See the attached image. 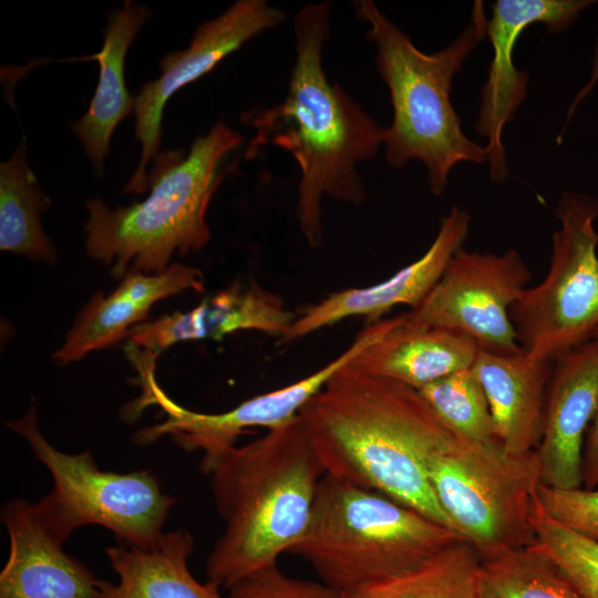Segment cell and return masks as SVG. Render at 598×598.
<instances>
[{"label": "cell", "mask_w": 598, "mask_h": 598, "mask_svg": "<svg viewBox=\"0 0 598 598\" xmlns=\"http://www.w3.org/2000/svg\"><path fill=\"white\" fill-rule=\"evenodd\" d=\"M299 415L326 474L383 494L456 532L426 471L430 457L456 436L419 390L347 364Z\"/></svg>", "instance_id": "cell-1"}, {"label": "cell", "mask_w": 598, "mask_h": 598, "mask_svg": "<svg viewBox=\"0 0 598 598\" xmlns=\"http://www.w3.org/2000/svg\"><path fill=\"white\" fill-rule=\"evenodd\" d=\"M293 33L296 58L285 99L269 109L246 112L241 121L256 132L248 156L271 145L295 158L300 171L297 219L308 245L316 248L322 241V197L353 205L364 200L357 164L377 155L386 127L324 72L329 3L303 6L293 18Z\"/></svg>", "instance_id": "cell-2"}, {"label": "cell", "mask_w": 598, "mask_h": 598, "mask_svg": "<svg viewBox=\"0 0 598 598\" xmlns=\"http://www.w3.org/2000/svg\"><path fill=\"white\" fill-rule=\"evenodd\" d=\"M324 474L300 415L224 452L206 474L224 523L206 559L207 581L230 589L277 566L302 537Z\"/></svg>", "instance_id": "cell-3"}, {"label": "cell", "mask_w": 598, "mask_h": 598, "mask_svg": "<svg viewBox=\"0 0 598 598\" xmlns=\"http://www.w3.org/2000/svg\"><path fill=\"white\" fill-rule=\"evenodd\" d=\"M353 7L369 25L367 38L375 45L377 69L390 92L393 120L385 130V159L395 168L421 161L432 193L440 196L455 165L487 159L486 147L463 133L451 102L454 75L486 35L483 2H474L471 20L456 39L432 54L420 51L373 1H354Z\"/></svg>", "instance_id": "cell-4"}, {"label": "cell", "mask_w": 598, "mask_h": 598, "mask_svg": "<svg viewBox=\"0 0 598 598\" xmlns=\"http://www.w3.org/2000/svg\"><path fill=\"white\" fill-rule=\"evenodd\" d=\"M243 137L224 122L198 136L189 152L155 157L150 195L126 207L86 203L85 248L90 257L121 278L128 272L159 274L175 255L199 251L210 238L206 214L221 182L220 166Z\"/></svg>", "instance_id": "cell-5"}, {"label": "cell", "mask_w": 598, "mask_h": 598, "mask_svg": "<svg viewBox=\"0 0 598 598\" xmlns=\"http://www.w3.org/2000/svg\"><path fill=\"white\" fill-rule=\"evenodd\" d=\"M460 539L383 494L324 474L307 528L289 553L323 584L349 592L408 571Z\"/></svg>", "instance_id": "cell-6"}, {"label": "cell", "mask_w": 598, "mask_h": 598, "mask_svg": "<svg viewBox=\"0 0 598 598\" xmlns=\"http://www.w3.org/2000/svg\"><path fill=\"white\" fill-rule=\"evenodd\" d=\"M7 426L25 440L52 477L51 492L35 505L47 527L62 543L85 525L103 526L120 542L136 547L153 545L164 533L176 499L162 491L150 471H102L89 451H59L42 434L33 404Z\"/></svg>", "instance_id": "cell-7"}, {"label": "cell", "mask_w": 598, "mask_h": 598, "mask_svg": "<svg viewBox=\"0 0 598 598\" xmlns=\"http://www.w3.org/2000/svg\"><path fill=\"white\" fill-rule=\"evenodd\" d=\"M435 498L480 556L535 542L530 522L540 484L535 452L514 455L499 442L453 440L426 466Z\"/></svg>", "instance_id": "cell-8"}, {"label": "cell", "mask_w": 598, "mask_h": 598, "mask_svg": "<svg viewBox=\"0 0 598 598\" xmlns=\"http://www.w3.org/2000/svg\"><path fill=\"white\" fill-rule=\"evenodd\" d=\"M549 269L509 310L519 347L533 358L557 357L598 338V200L564 192L555 209Z\"/></svg>", "instance_id": "cell-9"}, {"label": "cell", "mask_w": 598, "mask_h": 598, "mask_svg": "<svg viewBox=\"0 0 598 598\" xmlns=\"http://www.w3.org/2000/svg\"><path fill=\"white\" fill-rule=\"evenodd\" d=\"M383 330L382 321L370 323L346 351L310 375L287 386L256 395L229 411L216 414L194 412L177 404L156 382L155 365H145L138 370L142 394L132 409L135 414L146 405L157 404L166 414V420L140 430L135 441L148 444L168 435L185 451H202L199 467L207 474L216 460L235 446L238 437L250 429L264 427L271 431L295 421L328 380L363 351Z\"/></svg>", "instance_id": "cell-10"}, {"label": "cell", "mask_w": 598, "mask_h": 598, "mask_svg": "<svg viewBox=\"0 0 598 598\" xmlns=\"http://www.w3.org/2000/svg\"><path fill=\"white\" fill-rule=\"evenodd\" d=\"M530 279V270L514 249L497 255L462 247L425 299L406 313L419 326L466 334L478 350L518 354L524 351L509 310Z\"/></svg>", "instance_id": "cell-11"}, {"label": "cell", "mask_w": 598, "mask_h": 598, "mask_svg": "<svg viewBox=\"0 0 598 598\" xmlns=\"http://www.w3.org/2000/svg\"><path fill=\"white\" fill-rule=\"evenodd\" d=\"M285 20V12L265 0H239L213 20L198 25L190 44L167 54L161 75L144 84L134 99L136 138L142 153L138 166L124 192L143 193L148 187L146 166L158 154L163 111L179 89L212 71L224 58L265 30Z\"/></svg>", "instance_id": "cell-12"}, {"label": "cell", "mask_w": 598, "mask_h": 598, "mask_svg": "<svg viewBox=\"0 0 598 598\" xmlns=\"http://www.w3.org/2000/svg\"><path fill=\"white\" fill-rule=\"evenodd\" d=\"M592 3L590 0H497L493 6L486 35L494 56L481 90L474 127L478 135L487 138V161L494 182L505 181L508 174L503 131L522 105L528 84L527 73L517 70L513 62L517 39L527 27L539 22L546 24L549 33L563 32Z\"/></svg>", "instance_id": "cell-13"}, {"label": "cell", "mask_w": 598, "mask_h": 598, "mask_svg": "<svg viewBox=\"0 0 598 598\" xmlns=\"http://www.w3.org/2000/svg\"><path fill=\"white\" fill-rule=\"evenodd\" d=\"M470 220L466 210L453 206L441 218L435 239L417 260L382 282L336 291L305 307L280 341L291 342L350 317H365L372 323L399 305L415 309L436 285L452 256L462 248Z\"/></svg>", "instance_id": "cell-14"}, {"label": "cell", "mask_w": 598, "mask_h": 598, "mask_svg": "<svg viewBox=\"0 0 598 598\" xmlns=\"http://www.w3.org/2000/svg\"><path fill=\"white\" fill-rule=\"evenodd\" d=\"M597 412L598 338L570 349L553 362L544 431L536 448L540 484L560 489L582 486L584 441Z\"/></svg>", "instance_id": "cell-15"}, {"label": "cell", "mask_w": 598, "mask_h": 598, "mask_svg": "<svg viewBox=\"0 0 598 598\" xmlns=\"http://www.w3.org/2000/svg\"><path fill=\"white\" fill-rule=\"evenodd\" d=\"M1 519L10 549L0 573V598H99L100 580L63 550L35 503L7 502Z\"/></svg>", "instance_id": "cell-16"}, {"label": "cell", "mask_w": 598, "mask_h": 598, "mask_svg": "<svg viewBox=\"0 0 598 598\" xmlns=\"http://www.w3.org/2000/svg\"><path fill=\"white\" fill-rule=\"evenodd\" d=\"M295 316L277 293L252 280H236L189 311L164 315L135 326L128 338L136 349L157 355L177 342L223 340L240 330H257L280 339Z\"/></svg>", "instance_id": "cell-17"}, {"label": "cell", "mask_w": 598, "mask_h": 598, "mask_svg": "<svg viewBox=\"0 0 598 598\" xmlns=\"http://www.w3.org/2000/svg\"><path fill=\"white\" fill-rule=\"evenodd\" d=\"M186 290H204L198 268L174 262L159 274H126L109 296L97 292L83 307L54 360L66 364L114 344L146 319L153 305Z\"/></svg>", "instance_id": "cell-18"}, {"label": "cell", "mask_w": 598, "mask_h": 598, "mask_svg": "<svg viewBox=\"0 0 598 598\" xmlns=\"http://www.w3.org/2000/svg\"><path fill=\"white\" fill-rule=\"evenodd\" d=\"M478 348L466 334L423 327L408 313L388 318L385 330L348 365L361 373L389 378L416 390L471 368Z\"/></svg>", "instance_id": "cell-19"}, {"label": "cell", "mask_w": 598, "mask_h": 598, "mask_svg": "<svg viewBox=\"0 0 598 598\" xmlns=\"http://www.w3.org/2000/svg\"><path fill=\"white\" fill-rule=\"evenodd\" d=\"M553 362L525 352H477L472 368L486 394L496 437L511 454L535 452L540 443Z\"/></svg>", "instance_id": "cell-20"}, {"label": "cell", "mask_w": 598, "mask_h": 598, "mask_svg": "<svg viewBox=\"0 0 598 598\" xmlns=\"http://www.w3.org/2000/svg\"><path fill=\"white\" fill-rule=\"evenodd\" d=\"M193 548V536L182 528L164 532L148 547H107L117 581L100 580L99 598H223L218 586L199 582L188 569Z\"/></svg>", "instance_id": "cell-21"}, {"label": "cell", "mask_w": 598, "mask_h": 598, "mask_svg": "<svg viewBox=\"0 0 598 598\" xmlns=\"http://www.w3.org/2000/svg\"><path fill=\"white\" fill-rule=\"evenodd\" d=\"M150 14L147 7L125 1L122 9L111 12L103 48L91 56L100 64L97 87L87 112L71 124V130L84 146L96 174L103 173L113 131L134 112L135 100L124 81V60L131 42Z\"/></svg>", "instance_id": "cell-22"}, {"label": "cell", "mask_w": 598, "mask_h": 598, "mask_svg": "<svg viewBox=\"0 0 598 598\" xmlns=\"http://www.w3.org/2000/svg\"><path fill=\"white\" fill-rule=\"evenodd\" d=\"M49 206L50 198L28 165L23 141L0 165L1 250L54 264L56 251L41 224V215Z\"/></svg>", "instance_id": "cell-23"}, {"label": "cell", "mask_w": 598, "mask_h": 598, "mask_svg": "<svg viewBox=\"0 0 598 598\" xmlns=\"http://www.w3.org/2000/svg\"><path fill=\"white\" fill-rule=\"evenodd\" d=\"M481 557L460 539L419 566L349 592L344 598H480Z\"/></svg>", "instance_id": "cell-24"}, {"label": "cell", "mask_w": 598, "mask_h": 598, "mask_svg": "<svg viewBox=\"0 0 598 598\" xmlns=\"http://www.w3.org/2000/svg\"><path fill=\"white\" fill-rule=\"evenodd\" d=\"M480 557V598H577L556 567L532 546Z\"/></svg>", "instance_id": "cell-25"}, {"label": "cell", "mask_w": 598, "mask_h": 598, "mask_svg": "<svg viewBox=\"0 0 598 598\" xmlns=\"http://www.w3.org/2000/svg\"><path fill=\"white\" fill-rule=\"evenodd\" d=\"M419 391L457 439L472 443L498 442L486 394L472 367Z\"/></svg>", "instance_id": "cell-26"}, {"label": "cell", "mask_w": 598, "mask_h": 598, "mask_svg": "<svg viewBox=\"0 0 598 598\" xmlns=\"http://www.w3.org/2000/svg\"><path fill=\"white\" fill-rule=\"evenodd\" d=\"M530 522L535 542L529 545L558 570L577 598H598V540L581 536L550 518L537 501Z\"/></svg>", "instance_id": "cell-27"}, {"label": "cell", "mask_w": 598, "mask_h": 598, "mask_svg": "<svg viewBox=\"0 0 598 598\" xmlns=\"http://www.w3.org/2000/svg\"><path fill=\"white\" fill-rule=\"evenodd\" d=\"M536 497L550 518L581 536L598 540V487L560 489L539 484Z\"/></svg>", "instance_id": "cell-28"}, {"label": "cell", "mask_w": 598, "mask_h": 598, "mask_svg": "<svg viewBox=\"0 0 598 598\" xmlns=\"http://www.w3.org/2000/svg\"><path fill=\"white\" fill-rule=\"evenodd\" d=\"M229 598H344L321 582L290 577L277 566L248 577L229 589Z\"/></svg>", "instance_id": "cell-29"}, {"label": "cell", "mask_w": 598, "mask_h": 598, "mask_svg": "<svg viewBox=\"0 0 598 598\" xmlns=\"http://www.w3.org/2000/svg\"><path fill=\"white\" fill-rule=\"evenodd\" d=\"M581 487H598V412L590 423L585 436L581 457Z\"/></svg>", "instance_id": "cell-30"}, {"label": "cell", "mask_w": 598, "mask_h": 598, "mask_svg": "<svg viewBox=\"0 0 598 598\" xmlns=\"http://www.w3.org/2000/svg\"><path fill=\"white\" fill-rule=\"evenodd\" d=\"M598 79V48L596 50V62H595V69L592 73V82H595Z\"/></svg>", "instance_id": "cell-31"}]
</instances>
